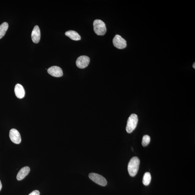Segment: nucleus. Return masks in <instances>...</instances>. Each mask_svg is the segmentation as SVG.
<instances>
[{"mask_svg":"<svg viewBox=\"0 0 195 195\" xmlns=\"http://www.w3.org/2000/svg\"><path fill=\"white\" fill-rule=\"evenodd\" d=\"M140 160L137 157H133L130 160L128 166L129 174L131 177L135 176L139 169Z\"/></svg>","mask_w":195,"mask_h":195,"instance_id":"f257e3e1","label":"nucleus"},{"mask_svg":"<svg viewBox=\"0 0 195 195\" xmlns=\"http://www.w3.org/2000/svg\"><path fill=\"white\" fill-rule=\"evenodd\" d=\"M94 30L98 35H104L107 29L104 22L100 20H95L93 22Z\"/></svg>","mask_w":195,"mask_h":195,"instance_id":"f03ea898","label":"nucleus"},{"mask_svg":"<svg viewBox=\"0 0 195 195\" xmlns=\"http://www.w3.org/2000/svg\"><path fill=\"white\" fill-rule=\"evenodd\" d=\"M138 117L135 114H132L127 121L126 131L128 133H131L133 132L137 126Z\"/></svg>","mask_w":195,"mask_h":195,"instance_id":"7ed1b4c3","label":"nucleus"},{"mask_svg":"<svg viewBox=\"0 0 195 195\" xmlns=\"http://www.w3.org/2000/svg\"><path fill=\"white\" fill-rule=\"evenodd\" d=\"M89 177L91 180L99 185L104 187L107 185L106 179L99 174L91 173L89 174Z\"/></svg>","mask_w":195,"mask_h":195,"instance_id":"20e7f679","label":"nucleus"},{"mask_svg":"<svg viewBox=\"0 0 195 195\" xmlns=\"http://www.w3.org/2000/svg\"><path fill=\"white\" fill-rule=\"evenodd\" d=\"M113 44L116 48L124 49L127 47V41L120 35H116L113 39Z\"/></svg>","mask_w":195,"mask_h":195,"instance_id":"39448f33","label":"nucleus"},{"mask_svg":"<svg viewBox=\"0 0 195 195\" xmlns=\"http://www.w3.org/2000/svg\"><path fill=\"white\" fill-rule=\"evenodd\" d=\"M90 62V59L87 56H80L76 60V66L78 68L84 69L86 68L88 66Z\"/></svg>","mask_w":195,"mask_h":195,"instance_id":"423d86ee","label":"nucleus"},{"mask_svg":"<svg viewBox=\"0 0 195 195\" xmlns=\"http://www.w3.org/2000/svg\"><path fill=\"white\" fill-rule=\"evenodd\" d=\"M9 136L11 141L15 144H19L21 142V134L16 129H12L10 130Z\"/></svg>","mask_w":195,"mask_h":195,"instance_id":"0eeeda50","label":"nucleus"},{"mask_svg":"<svg viewBox=\"0 0 195 195\" xmlns=\"http://www.w3.org/2000/svg\"><path fill=\"white\" fill-rule=\"evenodd\" d=\"M48 72L49 74L54 77H61L63 75L62 69L57 66H53L49 68L48 69Z\"/></svg>","mask_w":195,"mask_h":195,"instance_id":"6e6552de","label":"nucleus"},{"mask_svg":"<svg viewBox=\"0 0 195 195\" xmlns=\"http://www.w3.org/2000/svg\"><path fill=\"white\" fill-rule=\"evenodd\" d=\"M31 37L34 43L37 44L39 42L41 38V32L39 26H35L34 28Z\"/></svg>","mask_w":195,"mask_h":195,"instance_id":"1a4fd4ad","label":"nucleus"},{"mask_svg":"<svg viewBox=\"0 0 195 195\" xmlns=\"http://www.w3.org/2000/svg\"><path fill=\"white\" fill-rule=\"evenodd\" d=\"M15 93L16 96L19 99L23 98L25 95V91L23 86L21 85L18 84L15 87Z\"/></svg>","mask_w":195,"mask_h":195,"instance_id":"9d476101","label":"nucleus"},{"mask_svg":"<svg viewBox=\"0 0 195 195\" xmlns=\"http://www.w3.org/2000/svg\"><path fill=\"white\" fill-rule=\"evenodd\" d=\"M30 169L29 167H24L20 170L17 175V179L18 180H21L25 178L30 172Z\"/></svg>","mask_w":195,"mask_h":195,"instance_id":"9b49d317","label":"nucleus"},{"mask_svg":"<svg viewBox=\"0 0 195 195\" xmlns=\"http://www.w3.org/2000/svg\"><path fill=\"white\" fill-rule=\"evenodd\" d=\"M65 35L67 36L70 38L71 39L74 40V41H79L81 39L80 35L75 31L69 30L67 31L65 33Z\"/></svg>","mask_w":195,"mask_h":195,"instance_id":"f8f14e48","label":"nucleus"},{"mask_svg":"<svg viewBox=\"0 0 195 195\" xmlns=\"http://www.w3.org/2000/svg\"><path fill=\"white\" fill-rule=\"evenodd\" d=\"M8 28V23L4 22L0 26V39L3 38L5 35Z\"/></svg>","mask_w":195,"mask_h":195,"instance_id":"ddd939ff","label":"nucleus"},{"mask_svg":"<svg viewBox=\"0 0 195 195\" xmlns=\"http://www.w3.org/2000/svg\"><path fill=\"white\" fill-rule=\"evenodd\" d=\"M151 174L149 172H146L144 174L143 176L142 182L145 185H149L151 181Z\"/></svg>","mask_w":195,"mask_h":195,"instance_id":"4468645a","label":"nucleus"},{"mask_svg":"<svg viewBox=\"0 0 195 195\" xmlns=\"http://www.w3.org/2000/svg\"><path fill=\"white\" fill-rule=\"evenodd\" d=\"M151 137L149 135H145L143 136L142 144L143 146H147L151 142Z\"/></svg>","mask_w":195,"mask_h":195,"instance_id":"2eb2a0df","label":"nucleus"},{"mask_svg":"<svg viewBox=\"0 0 195 195\" xmlns=\"http://www.w3.org/2000/svg\"><path fill=\"white\" fill-rule=\"evenodd\" d=\"M28 195H40V192L37 190H35L31 192Z\"/></svg>","mask_w":195,"mask_h":195,"instance_id":"dca6fc26","label":"nucleus"},{"mask_svg":"<svg viewBox=\"0 0 195 195\" xmlns=\"http://www.w3.org/2000/svg\"><path fill=\"white\" fill-rule=\"evenodd\" d=\"M2 183L1 182V180H0V191H1V190L2 189Z\"/></svg>","mask_w":195,"mask_h":195,"instance_id":"f3484780","label":"nucleus"},{"mask_svg":"<svg viewBox=\"0 0 195 195\" xmlns=\"http://www.w3.org/2000/svg\"><path fill=\"white\" fill-rule=\"evenodd\" d=\"M193 68L195 69V63H194L193 64Z\"/></svg>","mask_w":195,"mask_h":195,"instance_id":"a211bd4d","label":"nucleus"}]
</instances>
